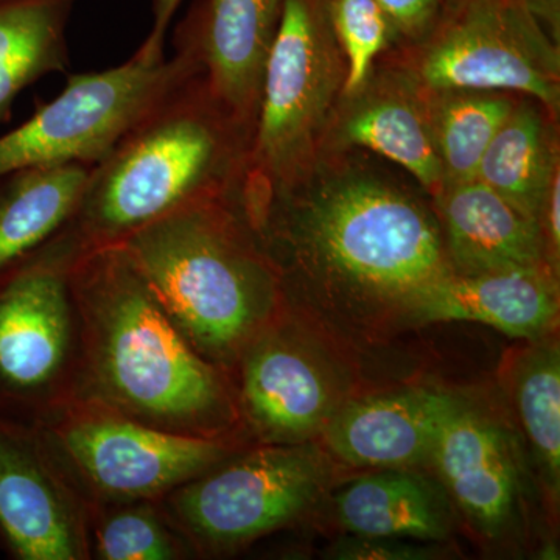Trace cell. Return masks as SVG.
I'll list each match as a JSON object with an SVG mask.
<instances>
[{
	"label": "cell",
	"instance_id": "1",
	"mask_svg": "<svg viewBox=\"0 0 560 560\" xmlns=\"http://www.w3.org/2000/svg\"><path fill=\"white\" fill-rule=\"evenodd\" d=\"M248 219L285 298L320 290L368 312H405L453 270L440 224L389 179L355 167H315Z\"/></svg>",
	"mask_w": 560,
	"mask_h": 560
},
{
	"label": "cell",
	"instance_id": "2",
	"mask_svg": "<svg viewBox=\"0 0 560 560\" xmlns=\"http://www.w3.org/2000/svg\"><path fill=\"white\" fill-rule=\"evenodd\" d=\"M72 285L83 326L79 400L172 433L242 440L230 375L191 346L124 246L79 257Z\"/></svg>",
	"mask_w": 560,
	"mask_h": 560
},
{
	"label": "cell",
	"instance_id": "3",
	"mask_svg": "<svg viewBox=\"0 0 560 560\" xmlns=\"http://www.w3.org/2000/svg\"><path fill=\"white\" fill-rule=\"evenodd\" d=\"M250 132L191 77L91 167L79 202L55 232L79 254L119 245L173 210L242 187Z\"/></svg>",
	"mask_w": 560,
	"mask_h": 560
},
{
	"label": "cell",
	"instance_id": "4",
	"mask_svg": "<svg viewBox=\"0 0 560 560\" xmlns=\"http://www.w3.org/2000/svg\"><path fill=\"white\" fill-rule=\"evenodd\" d=\"M241 189L183 206L119 243L191 346L228 375L287 304Z\"/></svg>",
	"mask_w": 560,
	"mask_h": 560
},
{
	"label": "cell",
	"instance_id": "5",
	"mask_svg": "<svg viewBox=\"0 0 560 560\" xmlns=\"http://www.w3.org/2000/svg\"><path fill=\"white\" fill-rule=\"evenodd\" d=\"M346 73L329 0H283L246 158V209L259 208L315 167Z\"/></svg>",
	"mask_w": 560,
	"mask_h": 560
},
{
	"label": "cell",
	"instance_id": "6",
	"mask_svg": "<svg viewBox=\"0 0 560 560\" xmlns=\"http://www.w3.org/2000/svg\"><path fill=\"white\" fill-rule=\"evenodd\" d=\"M75 250L51 235L0 271V419L43 427L79 400L83 326Z\"/></svg>",
	"mask_w": 560,
	"mask_h": 560
},
{
	"label": "cell",
	"instance_id": "7",
	"mask_svg": "<svg viewBox=\"0 0 560 560\" xmlns=\"http://www.w3.org/2000/svg\"><path fill=\"white\" fill-rule=\"evenodd\" d=\"M201 73L189 50L171 58L139 47L124 65L70 75L65 90L0 136V178L49 165L94 167L109 151L191 77Z\"/></svg>",
	"mask_w": 560,
	"mask_h": 560
},
{
	"label": "cell",
	"instance_id": "8",
	"mask_svg": "<svg viewBox=\"0 0 560 560\" xmlns=\"http://www.w3.org/2000/svg\"><path fill=\"white\" fill-rule=\"evenodd\" d=\"M323 481L313 445L246 444L160 503L194 559L217 558L296 522Z\"/></svg>",
	"mask_w": 560,
	"mask_h": 560
},
{
	"label": "cell",
	"instance_id": "9",
	"mask_svg": "<svg viewBox=\"0 0 560 560\" xmlns=\"http://www.w3.org/2000/svg\"><path fill=\"white\" fill-rule=\"evenodd\" d=\"M39 429L90 510L161 500L246 445L172 433L88 400L73 401Z\"/></svg>",
	"mask_w": 560,
	"mask_h": 560
},
{
	"label": "cell",
	"instance_id": "10",
	"mask_svg": "<svg viewBox=\"0 0 560 560\" xmlns=\"http://www.w3.org/2000/svg\"><path fill=\"white\" fill-rule=\"evenodd\" d=\"M415 50L404 70L423 91L523 92L558 114L559 44L525 0H463Z\"/></svg>",
	"mask_w": 560,
	"mask_h": 560
},
{
	"label": "cell",
	"instance_id": "11",
	"mask_svg": "<svg viewBox=\"0 0 560 560\" xmlns=\"http://www.w3.org/2000/svg\"><path fill=\"white\" fill-rule=\"evenodd\" d=\"M90 504L39 427L0 419V556L90 560Z\"/></svg>",
	"mask_w": 560,
	"mask_h": 560
},
{
	"label": "cell",
	"instance_id": "12",
	"mask_svg": "<svg viewBox=\"0 0 560 560\" xmlns=\"http://www.w3.org/2000/svg\"><path fill=\"white\" fill-rule=\"evenodd\" d=\"M230 378L249 444H304L334 415L329 383L283 311L243 350Z\"/></svg>",
	"mask_w": 560,
	"mask_h": 560
},
{
	"label": "cell",
	"instance_id": "13",
	"mask_svg": "<svg viewBox=\"0 0 560 560\" xmlns=\"http://www.w3.org/2000/svg\"><path fill=\"white\" fill-rule=\"evenodd\" d=\"M283 0H202L176 31V47L200 65L210 94L253 136L261 81Z\"/></svg>",
	"mask_w": 560,
	"mask_h": 560
},
{
	"label": "cell",
	"instance_id": "14",
	"mask_svg": "<svg viewBox=\"0 0 560 560\" xmlns=\"http://www.w3.org/2000/svg\"><path fill=\"white\" fill-rule=\"evenodd\" d=\"M558 316L559 285L551 268L452 272L420 291L401 313L412 323H480L533 341L555 329Z\"/></svg>",
	"mask_w": 560,
	"mask_h": 560
},
{
	"label": "cell",
	"instance_id": "15",
	"mask_svg": "<svg viewBox=\"0 0 560 560\" xmlns=\"http://www.w3.org/2000/svg\"><path fill=\"white\" fill-rule=\"evenodd\" d=\"M429 459L464 515L485 536L499 537L514 517L518 493L504 431L459 400L441 423Z\"/></svg>",
	"mask_w": 560,
	"mask_h": 560
},
{
	"label": "cell",
	"instance_id": "16",
	"mask_svg": "<svg viewBox=\"0 0 560 560\" xmlns=\"http://www.w3.org/2000/svg\"><path fill=\"white\" fill-rule=\"evenodd\" d=\"M334 125L337 147H361L396 162L431 195L440 194L444 179L425 92L407 70L372 72L357 94L341 97Z\"/></svg>",
	"mask_w": 560,
	"mask_h": 560
},
{
	"label": "cell",
	"instance_id": "17",
	"mask_svg": "<svg viewBox=\"0 0 560 560\" xmlns=\"http://www.w3.org/2000/svg\"><path fill=\"white\" fill-rule=\"evenodd\" d=\"M452 394L411 388L352 401L331 415L326 442L350 466L399 469L429 459L441 423L458 405Z\"/></svg>",
	"mask_w": 560,
	"mask_h": 560
},
{
	"label": "cell",
	"instance_id": "18",
	"mask_svg": "<svg viewBox=\"0 0 560 560\" xmlns=\"http://www.w3.org/2000/svg\"><path fill=\"white\" fill-rule=\"evenodd\" d=\"M453 272L471 276L515 268H551L537 220L525 215L480 179L434 195ZM555 271V270H552Z\"/></svg>",
	"mask_w": 560,
	"mask_h": 560
},
{
	"label": "cell",
	"instance_id": "19",
	"mask_svg": "<svg viewBox=\"0 0 560 560\" xmlns=\"http://www.w3.org/2000/svg\"><path fill=\"white\" fill-rule=\"evenodd\" d=\"M335 510L342 528L357 536L430 541L452 528L441 490L400 467L349 482L335 495Z\"/></svg>",
	"mask_w": 560,
	"mask_h": 560
},
{
	"label": "cell",
	"instance_id": "20",
	"mask_svg": "<svg viewBox=\"0 0 560 560\" xmlns=\"http://www.w3.org/2000/svg\"><path fill=\"white\" fill-rule=\"evenodd\" d=\"M90 172L83 164L49 165L0 178V271L60 230L72 215Z\"/></svg>",
	"mask_w": 560,
	"mask_h": 560
},
{
	"label": "cell",
	"instance_id": "21",
	"mask_svg": "<svg viewBox=\"0 0 560 560\" xmlns=\"http://www.w3.org/2000/svg\"><path fill=\"white\" fill-rule=\"evenodd\" d=\"M560 171L558 142L539 103H515L482 156L477 179L540 223L545 197Z\"/></svg>",
	"mask_w": 560,
	"mask_h": 560
},
{
	"label": "cell",
	"instance_id": "22",
	"mask_svg": "<svg viewBox=\"0 0 560 560\" xmlns=\"http://www.w3.org/2000/svg\"><path fill=\"white\" fill-rule=\"evenodd\" d=\"M75 0H0V124L25 88L69 68L68 22Z\"/></svg>",
	"mask_w": 560,
	"mask_h": 560
},
{
	"label": "cell",
	"instance_id": "23",
	"mask_svg": "<svg viewBox=\"0 0 560 560\" xmlns=\"http://www.w3.org/2000/svg\"><path fill=\"white\" fill-rule=\"evenodd\" d=\"M444 186L477 179L482 156L514 109L492 91H423ZM442 190V189H441Z\"/></svg>",
	"mask_w": 560,
	"mask_h": 560
},
{
	"label": "cell",
	"instance_id": "24",
	"mask_svg": "<svg viewBox=\"0 0 560 560\" xmlns=\"http://www.w3.org/2000/svg\"><path fill=\"white\" fill-rule=\"evenodd\" d=\"M515 407L539 467L541 481L558 501L560 492V352L537 345L523 353L512 377Z\"/></svg>",
	"mask_w": 560,
	"mask_h": 560
},
{
	"label": "cell",
	"instance_id": "25",
	"mask_svg": "<svg viewBox=\"0 0 560 560\" xmlns=\"http://www.w3.org/2000/svg\"><path fill=\"white\" fill-rule=\"evenodd\" d=\"M90 560H187L189 545L160 500L117 501L90 510Z\"/></svg>",
	"mask_w": 560,
	"mask_h": 560
},
{
	"label": "cell",
	"instance_id": "26",
	"mask_svg": "<svg viewBox=\"0 0 560 560\" xmlns=\"http://www.w3.org/2000/svg\"><path fill=\"white\" fill-rule=\"evenodd\" d=\"M329 11L348 65L341 97H350L370 80L375 58L397 39V33L375 0H329Z\"/></svg>",
	"mask_w": 560,
	"mask_h": 560
},
{
	"label": "cell",
	"instance_id": "27",
	"mask_svg": "<svg viewBox=\"0 0 560 560\" xmlns=\"http://www.w3.org/2000/svg\"><path fill=\"white\" fill-rule=\"evenodd\" d=\"M386 14L397 38L422 43L444 16L442 0H375Z\"/></svg>",
	"mask_w": 560,
	"mask_h": 560
},
{
	"label": "cell",
	"instance_id": "28",
	"mask_svg": "<svg viewBox=\"0 0 560 560\" xmlns=\"http://www.w3.org/2000/svg\"><path fill=\"white\" fill-rule=\"evenodd\" d=\"M425 545L410 544L393 537L357 536L341 540L331 550V558L342 560H422L433 558Z\"/></svg>",
	"mask_w": 560,
	"mask_h": 560
},
{
	"label": "cell",
	"instance_id": "29",
	"mask_svg": "<svg viewBox=\"0 0 560 560\" xmlns=\"http://www.w3.org/2000/svg\"><path fill=\"white\" fill-rule=\"evenodd\" d=\"M540 228L544 234L545 248L552 270H558L560 254V171L556 172L550 189L545 197L540 212Z\"/></svg>",
	"mask_w": 560,
	"mask_h": 560
},
{
	"label": "cell",
	"instance_id": "30",
	"mask_svg": "<svg viewBox=\"0 0 560 560\" xmlns=\"http://www.w3.org/2000/svg\"><path fill=\"white\" fill-rule=\"evenodd\" d=\"M184 0H153V27L142 47L153 54H164L165 33Z\"/></svg>",
	"mask_w": 560,
	"mask_h": 560
},
{
	"label": "cell",
	"instance_id": "31",
	"mask_svg": "<svg viewBox=\"0 0 560 560\" xmlns=\"http://www.w3.org/2000/svg\"><path fill=\"white\" fill-rule=\"evenodd\" d=\"M530 14L536 18L555 43L560 40V0H525Z\"/></svg>",
	"mask_w": 560,
	"mask_h": 560
},
{
	"label": "cell",
	"instance_id": "32",
	"mask_svg": "<svg viewBox=\"0 0 560 560\" xmlns=\"http://www.w3.org/2000/svg\"><path fill=\"white\" fill-rule=\"evenodd\" d=\"M444 2V11L452 9V7L458 5L459 2H463V0H442Z\"/></svg>",
	"mask_w": 560,
	"mask_h": 560
}]
</instances>
